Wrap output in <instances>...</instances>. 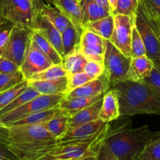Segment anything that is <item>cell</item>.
<instances>
[{
    "label": "cell",
    "mask_w": 160,
    "mask_h": 160,
    "mask_svg": "<svg viewBox=\"0 0 160 160\" xmlns=\"http://www.w3.org/2000/svg\"><path fill=\"white\" fill-rule=\"evenodd\" d=\"M20 70V67L9 59L0 56V73H9Z\"/></svg>",
    "instance_id": "7bdbcfd3"
},
{
    "label": "cell",
    "mask_w": 160,
    "mask_h": 160,
    "mask_svg": "<svg viewBox=\"0 0 160 160\" xmlns=\"http://www.w3.org/2000/svg\"><path fill=\"white\" fill-rule=\"evenodd\" d=\"M30 1L34 3V4H35L36 6H38V7H40V8H42V6H43V5L45 4V3H44L43 2H42V0H30Z\"/></svg>",
    "instance_id": "7dc6e473"
},
{
    "label": "cell",
    "mask_w": 160,
    "mask_h": 160,
    "mask_svg": "<svg viewBox=\"0 0 160 160\" xmlns=\"http://www.w3.org/2000/svg\"><path fill=\"white\" fill-rule=\"evenodd\" d=\"M146 56L145 45L143 40L138 31L136 25L134 23L132 28L131 42V58L139 57V56Z\"/></svg>",
    "instance_id": "8d00e7d4"
},
{
    "label": "cell",
    "mask_w": 160,
    "mask_h": 160,
    "mask_svg": "<svg viewBox=\"0 0 160 160\" xmlns=\"http://www.w3.org/2000/svg\"><path fill=\"white\" fill-rule=\"evenodd\" d=\"M93 1L95 2L97 4L100 5V6L104 7L105 9H106L107 10H109V12H110V8H109V2H108V0H93Z\"/></svg>",
    "instance_id": "f6af8a7d"
},
{
    "label": "cell",
    "mask_w": 160,
    "mask_h": 160,
    "mask_svg": "<svg viewBox=\"0 0 160 160\" xmlns=\"http://www.w3.org/2000/svg\"><path fill=\"white\" fill-rule=\"evenodd\" d=\"M34 29L38 31L54 47L59 56L63 59L61 32L45 16L40 14V12L36 19L35 26H34Z\"/></svg>",
    "instance_id": "5bb4252c"
},
{
    "label": "cell",
    "mask_w": 160,
    "mask_h": 160,
    "mask_svg": "<svg viewBox=\"0 0 160 160\" xmlns=\"http://www.w3.org/2000/svg\"><path fill=\"white\" fill-rule=\"evenodd\" d=\"M120 116V104L118 96L113 89L110 88L105 93L102 98L98 119L106 123L117 120Z\"/></svg>",
    "instance_id": "2e32d148"
},
{
    "label": "cell",
    "mask_w": 160,
    "mask_h": 160,
    "mask_svg": "<svg viewBox=\"0 0 160 160\" xmlns=\"http://www.w3.org/2000/svg\"><path fill=\"white\" fill-rule=\"evenodd\" d=\"M109 123L102 121L98 119L89 123H84L74 128L68 130L62 137H61L58 142H69V141H84L89 140L96 137L105 127Z\"/></svg>",
    "instance_id": "8fae6325"
},
{
    "label": "cell",
    "mask_w": 160,
    "mask_h": 160,
    "mask_svg": "<svg viewBox=\"0 0 160 160\" xmlns=\"http://www.w3.org/2000/svg\"><path fill=\"white\" fill-rule=\"evenodd\" d=\"M138 160H160V131H152Z\"/></svg>",
    "instance_id": "83f0119b"
},
{
    "label": "cell",
    "mask_w": 160,
    "mask_h": 160,
    "mask_svg": "<svg viewBox=\"0 0 160 160\" xmlns=\"http://www.w3.org/2000/svg\"><path fill=\"white\" fill-rule=\"evenodd\" d=\"M138 6L139 0H117V7L112 14L126 15L129 17L133 21L135 22Z\"/></svg>",
    "instance_id": "d6a6232c"
},
{
    "label": "cell",
    "mask_w": 160,
    "mask_h": 160,
    "mask_svg": "<svg viewBox=\"0 0 160 160\" xmlns=\"http://www.w3.org/2000/svg\"><path fill=\"white\" fill-rule=\"evenodd\" d=\"M68 115H61L51 119L43 125L50 134L58 141L68 131Z\"/></svg>",
    "instance_id": "f1b7e54d"
},
{
    "label": "cell",
    "mask_w": 160,
    "mask_h": 160,
    "mask_svg": "<svg viewBox=\"0 0 160 160\" xmlns=\"http://www.w3.org/2000/svg\"><path fill=\"white\" fill-rule=\"evenodd\" d=\"M27 80L20 70L9 73H0V93Z\"/></svg>",
    "instance_id": "d590c367"
},
{
    "label": "cell",
    "mask_w": 160,
    "mask_h": 160,
    "mask_svg": "<svg viewBox=\"0 0 160 160\" xmlns=\"http://www.w3.org/2000/svg\"><path fill=\"white\" fill-rule=\"evenodd\" d=\"M0 160H20L9 146L8 128L0 124Z\"/></svg>",
    "instance_id": "1f68e13d"
},
{
    "label": "cell",
    "mask_w": 160,
    "mask_h": 160,
    "mask_svg": "<svg viewBox=\"0 0 160 160\" xmlns=\"http://www.w3.org/2000/svg\"><path fill=\"white\" fill-rule=\"evenodd\" d=\"M104 139V138H103ZM95 160H117L110 152L103 140L98 145L95 154Z\"/></svg>",
    "instance_id": "b9f144b4"
},
{
    "label": "cell",
    "mask_w": 160,
    "mask_h": 160,
    "mask_svg": "<svg viewBox=\"0 0 160 160\" xmlns=\"http://www.w3.org/2000/svg\"><path fill=\"white\" fill-rule=\"evenodd\" d=\"M67 77V92L82 86L83 84H86L88 81H92V79L90 76L87 74L85 72H78V73H73V74L68 75Z\"/></svg>",
    "instance_id": "74e56055"
},
{
    "label": "cell",
    "mask_w": 160,
    "mask_h": 160,
    "mask_svg": "<svg viewBox=\"0 0 160 160\" xmlns=\"http://www.w3.org/2000/svg\"></svg>",
    "instance_id": "db71d44e"
},
{
    "label": "cell",
    "mask_w": 160,
    "mask_h": 160,
    "mask_svg": "<svg viewBox=\"0 0 160 160\" xmlns=\"http://www.w3.org/2000/svg\"><path fill=\"white\" fill-rule=\"evenodd\" d=\"M111 88L118 96L120 117L138 114L160 116V95L145 82L124 80Z\"/></svg>",
    "instance_id": "3957f363"
},
{
    "label": "cell",
    "mask_w": 160,
    "mask_h": 160,
    "mask_svg": "<svg viewBox=\"0 0 160 160\" xmlns=\"http://www.w3.org/2000/svg\"><path fill=\"white\" fill-rule=\"evenodd\" d=\"M67 76L62 64H52L45 70L33 75L28 81H49Z\"/></svg>",
    "instance_id": "4dcf8cb0"
},
{
    "label": "cell",
    "mask_w": 160,
    "mask_h": 160,
    "mask_svg": "<svg viewBox=\"0 0 160 160\" xmlns=\"http://www.w3.org/2000/svg\"><path fill=\"white\" fill-rule=\"evenodd\" d=\"M82 31V28H78L74 25H70L61 33L63 57L73 52L79 51Z\"/></svg>",
    "instance_id": "7402d4cb"
},
{
    "label": "cell",
    "mask_w": 160,
    "mask_h": 160,
    "mask_svg": "<svg viewBox=\"0 0 160 160\" xmlns=\"http://www.w3.org/2000/svg\"><path fill=\"white\" fill-rule=\"evenodd\" d=\"M7 128L9 146L20 160L38 159L56 147L58 142L44 125Z\"/></svg>",
    "instance_id": "7a4b0ae2"
},
{
    "label": "cell",
    "mask_w": 160,
    "mask_h": 160,
    "mask_svg": "<svg viewBox=\"0 0 160 160\" xmlns=\"http://www.w3.org/2000/svg\"><path fill=\"white\" fill-rule=\"evenodd\" d=\"M64 95H40L30 100L20 107L8 112L0 117L5 126H9L13 122L28 117L35 112L59 107Z\"/></svg>",
    "instance_id": "5b68a950"
},
{
    "label": "cell",
    "mask_w": 160,
    "mask_h": 160,
    "mask_svg": "<svg viewBox=\"0 0 160 160\" xmlns=\"http://www.w3.org/2000/svg\"><path fill=\"white\" fill-rule=\"evenodd\" d=\"M138 11L148 19L160 17V0H139Z\"/></svg>",
    "instance_id": "e575fe53"
},
{
    "label": "cell",
    "mask_w": 160,
    "mask_h": 160,
    "mask_svg": "<svg viewBox=\"0 0 160 160\" xmlns=\"http://www.w3.org/2000/svg\"><path fill=\"white\" fill-rule=\"evenodd\" d=\"M78 160H95V155H94V156H85V157L81 158V159Z\"/></svg>",
    "instance_id": "c3c4849f"
},
{
    "label": "cell",
    "mask_w": 160,
    "mask_h": 160,
    "mask_svg": "<svg viewBox=\"0 0 160 160\" xmlns=\"http://www.w3.org/2000/svg\"><path fill=\"white\" fill-rule=\"evenodd\" d=\"M84 72H85L92 79L99 78L104 73V67L102 63L96 61L88 60L84 67Z\"/></svg>",
    "instance_id": "ab89813d"
},
{
    "label": "cell",
    "mask_w": 160,
    "mask_h": 160,
    "mask_svg": "<svg viewBox=\"0 0 160 160\" xmlns=\"http://www.w3.org/2000/svg\"><path fill=\"white\" fill-rule=\"evenodd\" d=\"M40 14L45 16L61 33L72 24L67 17L63 15L59 9L54 6L44 4L40 9Z\"/></svg>",
    "instance_id": "484cf974"
},
{
    "label": "cell",
    "mask_w": 160,
    "mask_h": 160,
    "mask_svg": "<svg viewBox=\"0 0 160 160\" xmlns=\"http://www.w3.org/2000/svg\"><path fill=\"white\" fill-rule=\"evenodd\" d=\"M28 84L40 95H64L67 92V77L49 81H28Z\"/></svg>",
    "instance_id": "e0dca14e"
},
{
    "label": "cell",
    "mask_w": 160,
    "mask_h": 160,
    "mask_svg": "<svg viewBox=\"0 0 160 160\" xmlns=\"http://www.w3.org/2000/svg\"><path fill=\"white\" fill-rule=\"evenodd\" d=\"M108 2H109V8H110V12L112 13L115 10L116 7H117V0H108Z\"/></svg>",
    "instance_id": "bcb514c9"
},
{
    "label": "cell",
    "mask_w": 160,
    "mask_h": 160,
    "mask_svg": "<svg viewBox=\"0 0 160 160\" xmlns=\"http://www.w3.org/2000/svg\"><path fill=\"white\" fill-rule=\"evenodd\" d=\"M13 27V23L2 18H0V56L9 40Z\"/></svg>",
    "instance_id": "f35d334b"
},
{
    "label": "cell",
    "mask_w": 160,
    "mask_h": 160,
    "mask_svg": "<svg viewBox=\"0 0 160 160\" xmlns=\"http://www.w3.org/2000/svg\"><path fill=\"white\" fill-rule=\"evenodd\" d=\"M32 33L31 28L14 25L1 56L9 59L20 67L31 46Z\"/></svg>",
    "instance_id": "52a82bcc"
},
{
    "label": "cell",
    "mask_w": 160,
    "mask_h": 160,
    "mask_svg": "<svg viewBox=\"0 0 160 160\" xmlns=\"http://www.w3.org/2000/svg\"><path fill=\"white\" fill-rule=\"evenodd\" d=\"M87 62L88 59L80 52V51H76L64 56L62 64L67 73V76H68L84 71V67Z\"/></svg>",
    "instance_id": "4316f807"
},
{
    "label": "cell",
    "mask_w": 160,
    "mask_h": 160,
    "mask_svg": "<svg viewBox=\"0 0 160 160\" xmlns=\"http://www.w3.org/2000/svg\"><path fill=\"white\" fill-rule=\"evenodd\" d=\"M83 19L82 26L89 22L95 21L111 15V12L93 0H81Z\"/></svg>",
    "instance_id": "cb8c5ba5"
},
{
    "label": "cell",
    "mask_w": 160,
    "mask_h": 160,
    "mask_svg": "<svg viewBox=\"0 0 160 160\" xmlns=\"http://www.w3.org/2000/svg\"><path fill=\"white\" fill-rule=\"evenodd\" d=\"M53 6L59 9L63 13V15L69 19L72 24L78 28H82L83 12L81 1L55 0Z\"/></svg>",
    "instance_id": "ac0fdd59"
},
{
    "label": "cell",
    "mask_w": 160,
    "mask_h": 160,
    "mask_svg": "<svg viewBox=\"0 0 160 160\" xmlns=\"http://www.w3.org/2000/svg\"><path fill=\"white\" fill-rule=\"evenodd\" d=\"M106 50V39L88 30L83 29L79 51L88 60L102 63Z\"/></svg>",
    "instance_id": "30bf717a"
},
{
    "label": "cell",
    "mask_w": 160,
    "mask_h": 160,
    "mask_svg": "<svg viewBox=\"0 0 160 160\" xmlns=\"http://www.w3.org/2000/svg\"><path fill=\"white\" fill-rule=\"evenodd\" d=\"M134 23L143 40L146 56L152 61L154 67L160 70V42L157 36L138 10Z\"/></svg>",
    "instance_id": "9c48e42d"
},
{
    "label": "cell",
    "mask_w": 160,
    "mask_h": 160,
    "mask_svg": "<svg viewBox=\"0 0 160 160\" xmlns=\"http://www.w3.org/2000/svg\"><path fill=\"white\" fill-rule=\"evenodd\" d=\"M105 93L101 94L95 97L92 98H67L64 97L59 104V108L65 112L67 115L71 116L76 112H79L81 109L94 104L102 99Z\"/></svg>",
    "instance_id": "603a6c76"
},
{
    "label": "cell",
    "mask_w": 160,
    "mask_h": 160,
    "mask_svg": "<svg viewBox=\"0 0 160 160\" xmlns=\"http://www.w3.org/2000/svg\"><path fill=\"white\" fill-rule=\"evenodd\" d=\"M82 28L101 36L106 40H109L114 28V17L111 14L105 18L89 22L83 25Z\"/></svg>",
    "instance_id": "d4e9b609"
},
{
    "label": "cell",
    "mask_w": 160,
    "mask_h": 160,
    "mask_svg": "<svg viewBox=\"0 0 160 160\" xmlns=\"http://www.w3.org/2000/svg\"><path fill=\"white\" fill-rule=\"evenodd\" d=\"M142 82L151 86L160 95V70L156 67H153L152 70L148 77L143 80Z\"/></svg>",
    "instance_id": "60d3db41"
},
{
    "label": "cell",
    "mask_w": 160,
    "mask_h": 160,
    "mask_svg": "<svg viewBox=\"0 0 160 160\" xmlns=\"http://www.w3.org/2000/svg\"><path fill=\"white\" fill-rule=\"evenodd\" d=\"M79 1H81V0H79Z\"/></svg>",
    "instance_id": "f5cc1de1"
},
{
    "label": "cell",
    "mask_w": 160,
    "mask_h": 160,
    "mask_svg": "<svg viewBox=\"0 0 160 160\" xmlns=\"http://www.w3.org/2000/svg\"><path fill=\"white\" fill-rule=\"evenodd\" d=\"M41 8L30 0H0V18L34 29Z\"/></svg>",
    "instance_id": "277c9868"
},
{
    "label": "cell",
    "mask_w": 160,
    "mask_h": 160,
    "mask_svg": "<svg viewBox=\"0 0 160 160\" xmlns=\"http://www.w3.org/2000/svg\"><path fill=\"white\" fill-rule=\"evenodd\" d=\"M0 124H3V123H2V121H1V118H0Z\"/></svg>",
    "instance_id": "816d5d0a"
},
{
    "label": "cell",
    "mask_w": 160,
    "mask_h": 160,
    "mask_svg": "<svg viewBox=\"0 0 160 160\" xmlns=\"http://www.w3.org/2000/svg\"><path fill=\"white\" fill-rule=\"evenodd\" d=\"M113 17L114 28L109 42L124 56L131 57V34L134 21L123 14H117Z\"/></svg>",
    "instance_id": "ba28073f"
},
{
    "label": "cell",
    "mask_w": 160,
    "mask_h": 160,
    "mask_svg": "<svg viewBox=\"0 0 160 160\" xmlns=\"http://www.w3.org/2000/svg\"><path fill=\"white\" fill-rule=\"evenodd\" d=\"M85 157V156H84ZM79 159H54V160H78Z\"/></svg>",
    "instance_id": "f907efd6"
},
{
    "label": "cell",
    "mask_w": 160,
    "mask_h": 160,
    "mask_svg": "<svg viewBox=\"0 0 160 160\" xmlns=\"http://www.w3.org/2000/svg\"><path fill=\"white\" fill-rule=\"evenodd\" d=\"M61 115H67L59 107L47 109L45 111L35 112L28 117L13 122L9 126H20V125H43L51 119ZM7 126V127H9Z\"/></svg>",
    "instance_id": "ffe728a7"
},
{
    "label": "cell",
    "mask_w": 160,
    "mask_h": 160,
    "mask_svg": "<svg viewBox=\"0 0 160 160\" xmlns=\"http://www.w3.org/2000/svg\"><path fill=\"white\" fill-rule=\"evenodd\" d=\"M28 80L22 81L20 84L13 86L11 88L0 93V110L9 105L11 102L13 101L19 95L24 92L25 89L28 87Z\"/></svg>",
    "instance_id": "836d02e7"
},
{
    "label": "cell",
    "mask_w": 160,
    "mask_h": 160,
    "mask_svg": "<svg viewBox=\"0 0 160 160\" xmlns=\"http://www.w3.org/2000/svg\"><path fill=\"white\" fill-rule=\"evenodd\" d=\"M52 65L51 61L41 52L31 45L30 46L24 60L20 67V71L26 79Z\"/></svg>",
    "instance_id": "7c38bea8"
},
{
    "label": "cell",
    "mask_w": 160,
    "mask_h": 160,
    "mask_svg": "<svg viewBox=\"0 0 160 160\" xmlns=\"http://www.w3.org/2000/svg\"><path fill=\"white\" fill-rule=\"evenodd\" d=\"M110 89V84L104 74L88 81L66 94L64 97L72 98H92L106 93Z\"/></svg>",
    "instance_id": "4fadbf2b"
},
{
    "label": "cell",
    "mask_w": 160,
    "mask_h": 160,
    "mask_svg": "<svg viewBox=\"0 0 160 160\" xmlns=\"http://www.w3.org/2000/svg\"><path fill=\"white\" fill-rule=\"evenodd\" d=\"M131 57L124 56L109 40H106V50L103 58L105 75L110 88L120 81H124L131 64Z\"/></svg>",
    "instance_id": "8992f818"
},
{
    "label": "cell",
    "mask_w": 160,
    "mask_h": 160,
    "mask_svg": "<svg viewBox=\"0 0 160 160\" xmlns=\"http://www.w3.org/2000/svg\"><path fill=\"white\" fill-rule=\"evenodd\" d=\"M152 131L148 125L131 128V121L109 124L103 142L117 160H138Z\"/></svg>",
    "instance_id": "6da1fadb"
},
{
    "label": "cell",
    "mask_w": 160,
    "mask_h": 160,
    "mask_svg": "<svg viewBox=\"0 0 160 160\" xmlns=\"http://www.w3.org/2000/svg\"><path fill=\"white\" fill-rule=\"evenodd\" d=\"M102 98L98 100L94 104L81 109L79 112L69 116L68 130L74 128L84 123H89L98 119L100 109H101Z\"/></svg>",
    "instance_id": "d6986e66"
},
{
    "label": "cell",
    "mask_w": 160,
    "mask_h": 160,
    "mask_svg": "<svg viewBox=\"0 0 160 160\" xmlns=\"http://www.w3.org/2000/svg\"><path fill=\"white\" fill-rule=\"evenodd\" d=\"M144 18L147 20L148 24L151 26L152 29L153 30V31H154V33L156 34V35L157 36L158 39H159L160 42V17L156 19H148L146 18V17H144Z\"/></svg>",
    "instance_id": "ee69618b"
},
{
    "label": "cell",
    "mask_w": 160,
    "mask_h": 160,
    "mask_svg": "<svg viewBox=\"0 0 160 160\" xmlns=\"http://www.w3.org/2000/svg\"><path fill=\"white\" fill-rule=\"evenodd\" d=\"M45 1L46 2L47 4L51 5V6H53V3H54L55 0H45Z\"/></svg>",
    "instance_id": "681fc988"
},
{
    "label": "cell",
    "mask_w": 160,
    "mask_h": 160,
    "mask_svg": "<svg viewBox=\"0 0 160 160\" xmlns=\"http://www.w3.org/2000/svg\"><path fill=\"white\" fill-rule=\"evenodd\" d=\"M38 95H40L38 92H37L35 89H34L32 87L28 85V87L25 89L24 92H22L13 101L11 102L9 105H7L6 107H4L2 109L0 110V117L2 116L3 114L6 113V112H10V111L20 107L22 105L25 104L28 102H29L30 100L33 99V98L38 96Z\"/></svg>",
    "instance_id": "f546056e"
},
{
    "label": "cell",
    "mask_w": 160,
    "mask_h": 160,
    "mask_svg": "<svg viewBox=\"0 0 160 160\" xmlns=\"http://www.w3.org/2000/svg\"><path fill=\"white\" fill-rule=\"evenodd\" d=\"M154 67V63L147 56L131 58V64L125 80L142 82L149 75Z\"/></svg>",
    "instance_id": "9a60e30c"
},
{
    "label": "cell",
    "mask_w": 160,
    "mask_h": 160,
    "mask_svg": "<svg viewBox=\"0 0 160 160\" xmlns=\"http://www.w3.org/2000/svg\"><path fill=\"white\" fill-rule=\"evenodd\" d=\"M31 45L45 55L52 64L62 63V58L59 56L54 47L35 29H33Z\"/></svg>",
    "instance_id": "44dd1931"
}]
</instances>
